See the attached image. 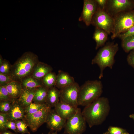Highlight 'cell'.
Instances as JSON below:
<instances>
[{"instance_id": "1", "label": "cell", "mask_w": 134, "mask_h": 134, "mask_svg": "<svg viewBox=\"0 0 134 134\" xmlns=\"http://www.w3.org/2000/svg\"><path fill=\"white\" fill-rule=\"evenodd\" d=\"M110 109L108 99L100 97L85 106L82 112L86 123L91 128L102 123L109 114Z\"/></svg>"}, {"instance_id": "2", "label": "cell", "mask_w": 134, "mask_h": 134, "mask_svg": "<svg viewBox=\"0 0 134 134\" xmlns=\"http://www.w3.org/2000/svg\"><path fill=\"white\" fill-rule=\"evenodd\" d=\"M38 56L33 53H24L12 65L9 75L14 81L20 82L31 76L36 65L39 62Z\"/></svg>"}, {"instance_id": "3", "label": "cell", "mask_w": 134, "mask_h": 134, "mask_svg": "<svg viewBox=\"0 0 134 134\" xmlns=\"http://www.w3.org/2000/svg\"><path fill=\"white\" fill-rule=\"evenodd\" d=\"M118 50L117 43L108 42L99 50L92 60L91 64H97L100 69V79L103 77V71L106 68L112 69L115 62L114 57Z\"/></svg>"}, {"instance_id": "4", "label": "cell", "mask_w": 134, "mask_h": 134, "mask_svg": "<svg viewBox=\"0 0 134 134\" xmlns=\"http://www.w3.org/2000/svg\"><path fill=\"white\" fill-rule=\"evenodd\" d=\"M101 82L88 80L80 87L78 105L85 106L100 97L103 92Z\"/></svg>"}, {"instance_id": "5", "label": "cell", "mask_w": 134, "mask_h": 134, "mask_svg": "<svg viewBox=\"0 0 134 134\" xmlns=\"http://www.w3.org/2000/svg\"><path fill=\"white\" fill-rule=\"evenodd\" d=\"M114 27L111 36L112 39L118 37L134 26V9L119 13L113 16Z\"/></svg>"}, {"instance_id": "6", "label": "cell", "mask_w": 134, "mask_h": 134, "mask_svg": "<svg viewBox=\"0 0 134 134\" xmlns=\"http://www.w3.org/2000/svg\"><path fill=\"white\" fill-rule=\"evenodd\" d=\"M91 24L95 28L102 29L109 34L112 33L114 29L113 17L106 10L103 9L98 6L97 10L93 16Z\"/></svg>"}, {"instance_id": "7", "label": "cell", "mask_w": 134, "mask_h": 134, "mask_svg": "<svg viewBox=\"0 0 134 134\" xmlns=\"http://www.w3.org/2000/svg\"><path fill=\"white\" fill-rule=\"evenodd\" d=\"M86 123L81 109L78 108L76 113L67 120L64 127V133L82 134L86 129Z\"/></svg>"}, {"instance_id": "8", "label": "cell", "mask_w": 134, "mask_h": 134, "mask_svg": "<svg viewBox=\"0 0 134 134\" xmlns=\"http://www.w3.org/2000/svg\"><path fill=\"white\" fill-rule=\"evenodd\" d=\"M51 108L46 104L36 112L30 115H25L24 120L28 127L33 132L36 131L43 124L46 123Z\"/></svg>"}, {"instance_id": "9", "label": "cell", "mask_w": 134, "mask_h": 134, "mask_svg": "<svg viewBox=\"0 0 134 134\" xmlns=\"http://www.w3.org/2000/svg\"><path fill=\"white\" fill-rule=\"evenodd\" d=\"M80 86L75 82L72 84L59 90L60 101L77 107Z\"/></svg>"}, {"instance_id": "10", "label": "cell", "mask_w": 134, "mask_h": 134, "mask_svg": "<svg viewBox=\"0 0 134 134\" xmlns=\"http://www.w3.org/2000/svg\"><path fill=\"white\" fill-rule=\"evenodd\" d=\"M134 9L133 0H107L106 10L113 17L119 13Z\"/></svg>"}, {"instance_id": "11", "label": "cell", "mask_w": 134, "mask_h": 134, "mask_svg": "<svg viewBox=\"0 0 134 134\" xmlns=\"http://www.w3.org/2000/svg\"><path fill=\"white\" fill-rule=\"evenodd\" d=\"M97 7L95 0H84L83 10L79 21H83L86 26H89L91 24L93 16Z\"/></svg>"}, {"instance_id": "12", "label": "cell", "mask_w": 134, "mask_h": 134, "mask_svg": "<svg viewBox=\"0 0 134 134\" xmlns=\"http://www.w3.org/2000/svg\"><path fill=\"white\" fill-rule=\"evenodd\" d=\"M67 120L61 116L54 110L51 109L48 114L46 123L51 129L56 131L64 127Z\"/></svg>"}, {"instance_id": "13", "label": "cell", "mask_w": 134, "mask_h": 134, "mask_svg": "<svg viewBox=\"0 0 134 134\" xmlns=\"http://www.w3.org/2000/svg\"><path fill=\"white\" fill-rule=\"evenodd\" d=\"M78 108L60 101L54 107V110L63 119L67 120L73 116Z\"/></svg>"}, {"instance_id": "14", "label": "cell", "mask_w": 134, "mask_h": 134, "mask_svg": "<svg viewBox=\"0 0 134 134\" xmlns=\"http://www.w3.org/2000/svg\"><path fill=\"white\" fill-rule=\"evenodd\" d=\"M8 114L9 120L24 119L25 116L24 108L19 103L17 99H13L12 107Z\"/></svg>"}, {"instance_id": "15", "label": "cell", "mask_w": 134, "mask_h": 134, "mask_svg": "<svg viewBox=\"0 0 134 134\" xmlns=\"http://www.w3.org/2000/svg\"><path fill=\"white\" fill-rule=\"evenodd\" d=\"M75 82L74 78L68 73L61 70H59L57 75L55 87L60 90Z\"/></svg>"}, {"instance_id": "16", "label": "cell", "mask_w": 134, "mask_h": 134, "mask_svg": "<svg viewBox=\"0 0 134 134\" xmlns=\"http://www.w3.org/2000/svg\"><path fill=\"white\" fill-rule=\"evenodd\" d=\"M53 69L50 65L39 61L35 67L31 76L37 79L41 80L46 75L52 72Z\"/></svg>"}, {"instance_id": "17", "label": "cell", "mask_w": 134, "mask_h": 134, "mask_svg": "<svg viewBox=\"0 0 134 134\" xmlns=\"http://www.w3.org/2000/svg\"><path fill=\"white\" fill-rule=\"evenodd\" d=\"M37 89H29L23 88L21 94L17 100L25 108L32 102Z\"/></svg>"}, {"instance_id": "18", "label": "cell", "mask_w": 134, "mask_h": 134, "mask_svg": "<svg viewBox=\"0 0 134 134\" xmlns=\"http://www.w3.org/2000/svg\"><path fill=\"white\" fill-rule=\"evenodd\" d=\"M60 91L55 86L48 89L46 103L51 107H55L60 101Z\"/></svg>"}, {"instance_id": "19", "label": "cell", "mask_w": 134, "mask_h": 134, "mask_svg": "<svg viewBox=\"0 0 134 134\" xmlns=\"http://www.w3.org/2000/svg\"><path fill=\"white\" fill-rule=\"evenodd\" d=\"M11 99H18L20 96L22 90L21 82L14 81L5 86Z\"/></svg>"}, {"instance_id": "20", "label": "cell", "mask_w": 134, "mask_h": 134, "mask_svg": "<svg viewBox=\"0 0 134 134\" xmlns=\"http://www.w3.org/2000/svg\"><path fill=\"white\" fill-rule=\"evenodd\" d=\"M108 34L105 31L100 29L95 28L93 38L96 42V50L103 46L106 41Z\"/></svg>"}, {"instance_id": "21", "label": "cell", "mask_w": 134, "mask_h": 134, "mask_svg": "<svg viewBox=\"0 0 134 134\" xmlns=\"http://www.w3.org/2000/svg\"><path fill=\"white\" fill-rule=\"evenodd\" d=\"M20 82L23 88L29 89H36L44 86L41 80L37 79L31 76L24 78Z\"/></svg>"}, {"instance_id": "22", "label": "cell", "mask_w": 134, "mask_h": 134, "mask_svg": "<svg viewBox=\"0 0 134 134\" xmlns=\"http://www.w3.org/2000/svg\"><path fill=\"white\" fill-rule=\"evenodd\" d=\"M48 89L44 86L38 88L36 91L33 101L36 103L46 104Z\"/></svg>"}, {"instance_id": "23", "label": "cell", "mask_w": 134, "mask_h": 134, "mask_svg": "<svg viewBox=\"0 0 134 134\" xmlns=\"http://www.w3.org/2000/svg\"><path fill=\"white\" fill-rule=\"evenodd\" d=\"M57 75L55 73L50 72L41 79L43 85L48 89L55 86Z\"/></svg>"}, {"instance_id": "24", "label": "cell", "mask_w": 134, "mask_h": 134, "mask_svg": "<svg viewBox=\"0 0 134 134\" xmlns=\"http://www.w3.org/2000/svg\"><path fill=\"white\" fill-rule=\"evenodd\" d=\"M121 46L128 53L134 49V35L128 36L122 40Z\"/></svg>"}, {"instance_id": "25", "label": "cell", "mask_w": 134, "mask_h": 134, "mask_svg": "<svg viewBox=\"0 0 134 134\" xmlns=\"http://www.w3.org/2000/svg\"><path fill=\"white\" fill-rule=\"evenodd\" d=\"M46 104H40L36 103H31L29 105L24 108L25 115H30L38 111L44 106Z\"/></svg>"}, {"instance_id": "26", "label": "cell", "mask_w": 134, "mask_h": 134, "mask_svg": "<svg viewBox=\"0 0 134 134\" xmlns=\"http://www.w3.org/2000/svg\"><path fill=\"white\" fill-rule=\"evenodd\" d=\"M15 121L17 133L21 134H30L28 130V125L25 120H20Z\"/></svg>"}, {"instance_id": "27", "label": "cell", "mask_w": 134, "mask_h": 134, "mask_svg": "<svg viewBox=\"0 0 134 134\" xmlns=\"http://www.w3.org/2000/svg\"><path fill=\"white\" fill-rule=\"evenodd\" d=\"M12 100L0 101V113H9L12 107Z\"/></svg>"}, {"instance_id": "28", "label": "cell", "mask_w": 134, "mask_h": 134, "mask_svg": "<svg viewBox=\"0 0 134 134\" xmlns=\"http://www.w3.org/2000/svg\"><path fill=\"white\" fill-rule=\"evenodd\" d=\"M12 65L9 61L3 59L2 63L0 64V73L9 75Z\"/></svg>"}, {"instance_id": "29", "label": "cell", "mask_w": 134, "mask_h": 134, "mask_svg": "<svg viewBox=\"0 0 134 134\" xmlns=\"http://www.w3.org/2000/svg\"><path fill=\"white\" fill-rule=\"evenodd\" d=\"M11 99L5 86H0V101L7 100Z\"/></svg>"}, {"instance_id": "30", "label": "cell", "mask_w": 134, "mask_h": 134, "mask_svg": "<svg viewBox=\"0 0 134 134\" xmlns=\"http://www.w3.org/2000/svg\"><path fill=\"white\" fill-rule=\"evenodd\" d=\"M14 81L9 75L0 73V86H5Z\"/></svg>"}, {"instance_id": "31", "label": "cell", "mask_w": 134, "mask_h": 134, "mask_svg": "<svg viewBox=\"0 0 134 134\" xmlns=\"http://www.w3.org/2000/svg\"><path fill=\"white\" fill-rule=\"evenodd\" d=\"M9 120L8 113H0V131L6 130L5 125Z\"/></svg>"}, {"instance_id": "32", "label": "cell", "mask_w": 134, "mask_h": 134, "mask_svg": "<svg viewBox=\"0 0 134 134\" xmlns=\"http://www.w3.org/2000/svg\"><path fill=\"white\" fill-rule=\"evenodd\" d=\"M5 128L6 130L9 129L13 131L16 133H17L15 121L9 120L5 125Z\"/></svg>"}, {"instance_id": "33", "label": "cell", "mask_w": 134, "mask_h": 134, "mask_svg": "<svg viewBox=\"0 0 134 134\" xmlns=\"http://www.w3.org/2000/svg\"><path fill=\"white\" fill-rule=\"evenodd\" d=\"M127 60L128 64L134 68V49L130 52L127 56Z\"/></svg>"}, {"instance_id": "34", "label": "cell", "mask_w": 134, "mask_h": 134, "mask_svg": "<svg viewBox=\"0 0 134 134\" xmlns=\"http://www.w3.org/2000/svg\"><path fill=\"white\" fill-rule=\"evenodd\" d=\"M109 131L110 134H121L125 132L123 129L115 127H110Z\"/></svg>"}, {"instance_id": "35", "label": "cell", "mask_w": 134, "mask_h": 134, "mask_svg": "<svg viewBox=\"0 0 134 134\" xmlns=\"http://www.w3.org/2000/svg\"><path fill=\"white\" fill-rule=\"evenodd\" d=\"M133 35H134V26L127 32L120 34L118 37L122 40L126 37Z\"/></svg>"}, {"instance_id": "36", "label": "cell", "mask_w": 134, "mask_h": 134, "mask_svg": "<svg viewBox=\"0 0 134 134\" xmlns=\"http://www.w3.org/2000/svg\"><path fill=\"white\" fill-rule=\"evenodd\" d=\"M98 6L100 8L106 10L107 0H95Z\"/></svg>"}, {"instance_id": "37", "label": "cell", "mask_w": 134, "mask_h": 134, "mask_svg": "<svg viewBox=\"0 0 134 134\" xmlns=\"http://www.w3.org/2000/svg\"><path fill=\"white\" fill-rule=\"evenodd\" d=\"M0 134H17L7 130L0 131Z\"/></svg>"}, {"instance_id": "38", "label": "cell", "mask_w": 134, "mask_h": 134, "mask_svg": "<svg viewBox=\"0 0 134 134\" xmlns=\"http://www.w3.org/2000/svg\"><path fill=\"white\" fill-rule=\"evenodd\" d=\"M3 59L2 58L1 55H0V64H1L3 61Z\"/></svg>"}, {"instance_id": "39", "label": "cell", "mask_w": 134, "mask_h": 134, "mask_svg": "<svg viewBox=\"0 0 134 134\" xmlns=\"http://www.w3.org/2000/svg\"><path fill=\"white\" fill-rule=\"evenodd\" d=\"M129 117L130 118L133 119L134 120V114L130 115L129 116Z\"/></svg>"}, {"instance_id": "40", "label": "cell", "mask_w": 134, "mask_h": 134, "mask_svg": "<svg viewBox=\"0 0 134 134\" xmlns=\"http://www.w3.org/2000/svg\"><path fill=\"white\" fill-rule=\"evenodd\" d=\"M57 131H56L55 132L52 133H49L48 134H58L57 132ZM41 134H44L43 133H42Z\"/></svg>"}, {"instance_id": "41", "label": "cell", "mask_w": 134, "mask_h": 134, "mask_svg": "<svg viewBox=\"0 0 134 134\" xmlns=\"http://www.w3.org/2000/svg\"><path fill=\"white\" fill-rule=\"evenodd\" d=\"M121 134H128V133H126V132H124Z\"/></svg>"}, {"instance_id": "42", "label": "cell", "mask_w": 134, "mask_h": 134, "mask_svg": "<svg viewBox=\"0 0 134 134\" xmlns=\"http://www.w3.org/2000/svg\"><path fill=\"white\" fill-rule=\"evenodd\" d=\"M133 3H134V0H133Z\"/></svg>"}]
</instances>
